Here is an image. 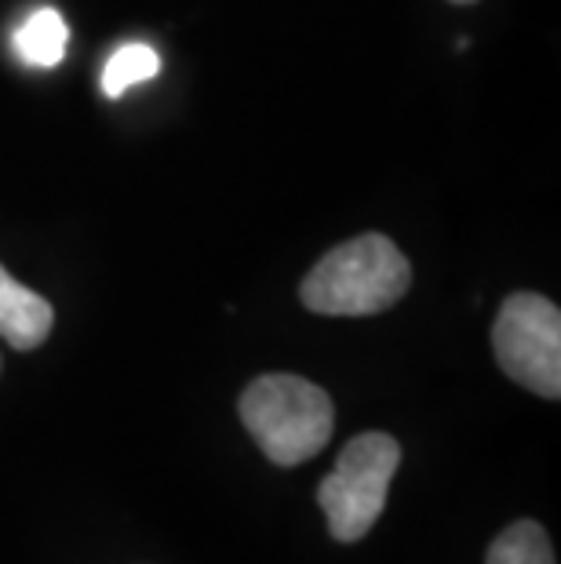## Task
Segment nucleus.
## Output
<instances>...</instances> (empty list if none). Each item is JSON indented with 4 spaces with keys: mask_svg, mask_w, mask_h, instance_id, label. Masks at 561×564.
Listing matches in <instances>:
<instances>
[{
    "mask_svg": "<svg viewBox=\"0 0 561 564\" xmlns=\"http://www.w3.org/2000/svg\"><path fill=\"white\" fill-rule=\"evenodd\" d=\"M485 564H554V550L536 521H515L488 546Z\"/></svg>",
    "mask_w": 561,
    "mask_h": 564,
    "instance_id": "nucleus-7",
    "label": "nucleus"
},
{
    "mask_svg": "<svg viewBox=\"0 0 561 564\" xmlns=\"http://www.w3.org/2000/svg\"><path fill=\"white\" fill-rule=\"evenodd\" d=\"M55 328V310L33 288L0 267V339L15 350H37Z\"/></svg>",
    "mask_w": 561,
    "mask_h": 564,
    "instance_id": "nucleus-5",
    "label": "nucleus"
},
{
    "mask_svg": "<svg viewBox=\"0 0 561 564\" xmlns=\"http://www.w3.org/2000/svg\"><path fill=\"white\" fill-rule=\"evenodd\" d=\"M241 423L273 466H300L325 448L336 430L332 398L300 376H259L241 393Z\"/></svg>",
    "mask_w": 561,
    "mask_h": 564,
    "instance_id": "nucleus-2",
    "label": "nucleus"
},
{
    "mask_svg": "<svg viewBox=\"0 0 561 564\" xmlns=\"http://www.w3.org/2000/svg\"><path fill=\"white\" fill-rule=\"evenodd\" d=\"M496 361L518 387L547 401L561 398V314L551 299L518 292L499 306L493 324Z\"/></svg>",
    "mask_w": 561,
    "mask_h": 564,
    "instance_id": "nucleus-4",
    "label": "nucleus"
},
{
    "mask_svg": "<svg viewBox=\"0 0 561 564\" xmlns=\"http://www.w3.org/2000/svg\"><path fill=\"white\" fill-rule=\"evenodd\" d=\"M401 466V444L390 434H357L339 452L332 474L317 488V502L328 518V532L339 543H357L373 532L387 507V491Z\"/></svg>",
    "mask_w": 561,
    "mask_h": 564,
    "instance_id": "nucleus-3",
    "label": "nucleus"
},
{
    "mask_svg": "<svg viewBox=\"0 0 561 564\" xmlns=\"http://www.w3.org/2000/svg\"><path fill=\"white\" fill-rule=\"evenodd\" d=\"M66 41H69L66 19L58 15L55 8H37L19 26V33H15V52H19L22 63L41 66V69H52V66L63 63Z\"/></svg>",
    "mask_w": 561,
    "mask_h": 564,
    "instance_id": "nucleus-6",
    "label": "nucleus"
},
{
    "mask_svg": "<svg viewBox=\"0 0 561 564\" xmlns=\"http://www.w3.org/2000/svg\"><path fill=\"white\" fill-rule=\"evenodd\" d=\"M452 4H474V0H452Z\"/></svg>",
    "mask_w": 561,
    "mask_h": 564,
    "instance_id": "nucleus-9",
    "label": "nucleus"
},
{
    "mask_svg": "<svg viewBox=\"0 0 561 564\" xmlns=\"http://www.w3.org/2000/svg\"><path fill=\"white\" fill-rule=\"evenodd\" d=\"M161 74V55L150 44H125L110 55L103 69V95L106 99H121L128 88Z\"/></svg>",
    "mask_w": 561,
    "mask_h": 564,
    "instance_id": "nucleus-8",
    "label": "nucleus"
},
{
    "mask_svg": "<svg viewBox=\"0 0 561 564\" xmlns=\"http://www.w3.org/2000/svg\"><path fill=\"white\" fill-rule=\"evenodd\" d=\"M412 267L384 234H362L332 248L300 288L303 306L321 317H373L409 292Z\"/></svg>",
    "mask_w": 561,
    "mask_h": 564,
    "instance_id": "nucleus-1",
    "label": "nucleus"
}]
</instances>
